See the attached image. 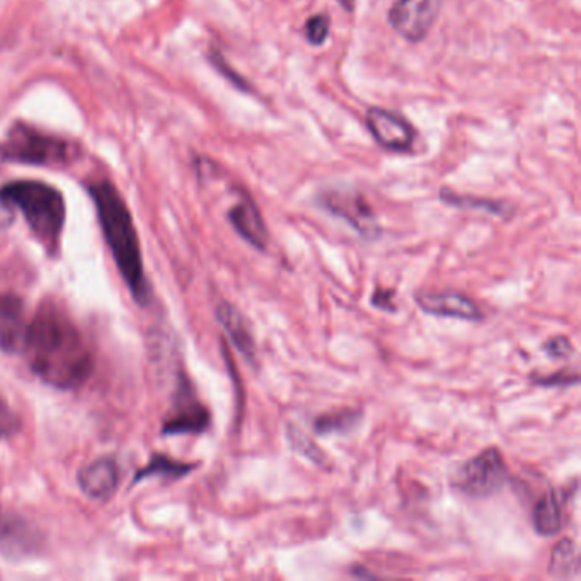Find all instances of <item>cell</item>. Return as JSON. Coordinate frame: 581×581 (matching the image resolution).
I'll use <instances>...</instances> for the list:
<instances>
[{"mask_svg":"<svg viewBox=\"0 0 581 581\" xmlns=\"http://www.w3.org/2000/svg\"><path fill=\"white\" fill-rule=\"evenodd\" d=\"M23 351L32 374L59 391L77 389L95 368L77 324L51 300L41 302L32 315Z\"/></svg>","mask_w":581,"mask_h":581,"instance_id":"cell-1","label":"cell"},{"mask_svg":"<svg viewBox=\"0 0 581 581\" xmlns=\"http://www.w3.org/2000/svg\"><path fill=\"white\" fill-rule=\"evenodd\" d=\"M87 189L95 202L101 231L122 278L125 280L133 299L139 304H147L150 299V286L145 277L135 222L123 196L108 179H95L87 185Z\"/></svg>","mask_w":581,"mask_h":581,"instance_id":"cell-2","label":"cell"},{"mask_svg":"<svg viewBox=\"0 0 581 581\" xmlns=\"http://www.w3.org/2000/svg\"><path fill=\"white\" fill-rule=\"evenodd\" d=\"M0 204L17 210L45 251L59 256L67 222V204L59 189L32 179L13 181L0 188Z\"/></svg>","mask_w":581,"mask_h":581,"instance_id":"cell-3","label":"cell"},{"mask_svg":"<svg viewBox=\"0 0 581 581\" xmlns=\"http://www.w3.org/2000/svg\"><path fill=\"white\" fill-rule=\"evenodd\" d=\"M72 141L47 133L36 126L14 123L0 141V159L30 166H67L77 159Z\"/></svg>","mask_w":581,"mask_h":581,"instance_id":"cell-4","label":"cell"},{"mask_svg":"<svg viewBox=\"0 0 581 581\" xmlns=\"http://www.w3.org/2000/svg\"><path fill=\"white\" fill-rule=\"evenodd\" d=\"M508 479V471L498 449H486L457 469L454 486L466 496L487 498L498 493Z\"/></svg>","mask_w":581,"mask_h":581,"instance_id":"cell-5","label":"cell"},{"mask_svg":"<svg viewBox=\"0 0 581 581\" xmlns=\"http://www.w3.org/2000/svg\"><path fill=\"white\" fill-rule=\"evenodd\" d=\"M319 202L334 217L350 223L361 237L377 239L380 236L377 215L360 193L351 189H328L321 193Z\"/></svg>","mask_w":581,"mask_h":581,"instance_id":"cell-6","label":"cell"},{"mask_svg":"<svg viewBox=\"0 0 581 581\" xmlns=\"http://www.w3.org/2000/svg\"><path fill=\"white\" fill-rule=\"evenodd\" d=\"M443 0H395L387 13L394 32L409 43H420L440 16Z\"/></svg>","mask_w":581,"mask_h":581,"instance_id":"cell-7","label":"cell"},{"mask_svg":"<svg viewBox=\"0 0 581 581\" xmlns=\"http://www.w3.org/2000/svg\"><path fill=\"white\" fill-rule=\"evenodd\" d=\"M43 548V535L30 520L0 508V556L9 561L30 559Z\"/></svg>","mask_w":581,"mask_h":581,"instance_id":"cell-8","label":"cell"},{"mask_svg":"<svg viewBox=\"0 0 581 581\" xmlns=\"http://www.w3.org/2000/svg\"><path fill=\"white\" fill-rule=\"evenodd\" d=\"M210 424V413L196 399L188 378H177V389L174 395L173 408L162 423V435H183V433H202Z\"/></svg>","mask_w":581,"mask_h":581,"instance_id":"cell-9","label":"cell"},{"mask_svg":"<svg viewBox=\"0 0 581 581\" xmlns=\"http://www.w3.org/2000/svg\"><path fill=\"white\" fill-rule=\"evenodd\" d=\"M365 125L378 145L389 152L404 154L414 147L416 130L408 118L386 108H370Z\"/></svg>","mask_w":581,"mask_h":581,"instance_id":"cell-10","label":"cell"},{"mask_svg":"<svg viewBox=\"0 0 581 581\" xmlns=\"http://www.w3.org/2000/svg\"><path fill=\"white\" fill-rule=\"evenodd\" d=\"M28 326L24 300L16 294L0 292V351H23Z\"/></svg>","mask_w":581,"mask_h":581,"instance_id":"cell-11","label":"cell"},{"mask_svg":"<svg viewBox=\"0 0 581 581\" xmlns=\"http://www.w3.org/2000/svg\"><path fill=\"white\" fill-rule=\"evenodd\" d=\"M77 481H79L80 491L87 498L106 502L113 496L120 483L118 464L111 457L97 458L80 469Z\"/></svg>","mask_w":581,"mask_h":581,"instance_id":"cell-12","label":"cell"},{"mask_svg":"<svg viewBox=\"0 0 581 581\" xmlns=\"http://www.w3.org/2000/svg\"><path fill=\"white\" fill-rule=\"evenodd\" d=\"M416 304L426 314L462 321H481L485 315L476 302L457 292H431L416 295Z\"/></svg>","mask_w":581,"mask_h":581,"instance_id":"cell-13","label":"cell"},{"mask_svg":"<svg viewBox=\"0 0 581 581\" xmlns=\"http://www.w3.org/2000/svg\"><path fill=\"white\" fill-rule=\"evenodd\" d=\"M229 221L234 225L237 234L256 250L263 251L267 248V225L251 196L244 195V198L229 212Z\"/></svg>","mask_w":581,"mask_h":581,"instance_id":"cell-14","label":"cell"},{"mask_svg":"<svg viewBox=\"0 0 581 581\" xmlns=\"http://www.w3.org/2000/svg\"><path fill=\"white\" fill-rule=\"evenodd\" d=\"M217 321L223 331L229 334L237 350L248 361H254L256 357V345L252 340L251 328L244 315L237 311L236 307L229 302H222L217 307Z\"/></svg>","mask_w":581,"mask_h":581,"instance_id":"cell-15","label":"cell"},{"mask_svg":"<svg viewBox=\"0 0 581 581\" xmlns=\"http://www.w3.org/2000/svg\"><path fill=\"white\" fill-rule=\"evenodd\" d=\"M561 523H563L561 506L554 491H549L535 503V531L544 537H552L561 531Z\"/></svg>","mask_w":581,"mask_h":581,"instance_id":"cell-16","label":"cell"},{"mask_svg":"<svg viewBox=\"0 0 581 581\" xmlns=\"http://www.w3.org/2000/svg\"><path fill=\"white\" fill-rule=\"evenodd\" d=\"M361 413L359 409H338L331 411L315 420L314 430L319 435L331 433H348L360 423Z\"/></svg>","mask_w":581,"mask_h":581,"instance_id":"cell-17","label":"cell"},{"mask_svg":"<svg viewBox=\"0 0 581 581\" xmlns=\"http://www.w3.org/2000/svg\"><path fill=\"white\" fill-rule=\"evenodd\" d=\"M196 468V464H189V462H179V460H173L171 457L166 456H154L150 458V462L141 469V471L135 474L133 477V486L137 483H141L147 477L152 476H168V477H183L189 472Z\"/></svg>","mask_w":581,"mask_h":581,"instance_id":"cell-18","label":"cell"},{"mask_svg":"<svg viewBox=\"0 0 581 581\" xmlns=\"http://www.w3.org/2000/svg\"><path fill=\"white\" fill-rule=\"evenodd\" d=\"M578 571L576 548L571 539H563L552 550L549 573L554 578H569Z\"/></svg>","mask_w":581,"mask_h":581,"instance_id":"cell-19","label":"cell"},{"mask_svg":"<svg viewBox=\"0 0 581 581\" xmlns=\"http://www.w3.org/2000/svg\"><path fill=\"white\" fill-rule=\"evenodd\" d=\"M441 200L445 204H452V206H458V208H474V210H485L491 215H506L508 213V206L503 204L502 202H495V200H486V198H476V196H468V195H457L450 189H441Z\"/></svg>","mask_w":581,"mask_h":581,"instance_id":"cell-20","label":"cell"},{"mask_svg":"<svg viewBox=\"0 0 581 581\" xmlns=\"http://www.w3.org/2000/svg\"><path fill=\"white\" fill-rule=\"evenodd\" d=\"M331 19L328 14H315V16L309 17L305 21L304 26V32H305V40L313 45V47H321L328 36H330Z\"/></svg>","mask_w":581,"mask_h":581,"instance_id":"cell-21","label":"cell"},{"mask_svg":"<svg viewBox=\"0 0 581 581\" xmlns=\"http://www.w3.org/2000/svg\"><path fill=\"white\" fill-rule=\"evenodd\" d=\"M288 440L292 443V447L307 458L314 460L317 464H322L324 462V452H321L317 447H315L314 441L311 440L309 437H305L302 433V430H299L297 426H290L288 430Z\"/></svg>","mask_w":581,"mask_h":581,"instance_id":"cell-22","label":"cell"},{"mask_svg":"<svg viewBox=\"0 0 581 581\" xmlns=\"http://www.w3.org/2000/svg\"><path fill=\"white\" fill-rule=\"evenodd\" d=\"M21 431V418L0 395V439H13Z\"/></svg>","mask_w":581,"mask_h":581,"instance_id":"cell-23","label":"cell"},{"mask_svg":"<svg viewBox=\"0 0 581 581\" xmlns=\"http://www.w3.org/2000/svg\"><path fill=\"white\" fill-rule=\"evenodd\" d=\"M534 380L539 386H544V387H569V386H576L580 382V376L576 372L569 374L566 370H561V372L550 374L546 377H535Z\"/></svg>","mask_w":581,"mask_h":581,"instance_id":"cell-24","label":"cell"},{"mask_svg":"<svg viewBox=\"0 0 581 581\" xmlns=\"http://www.w3.org/2000/svg\"><path fill=\"white\" fill-rule=\"evenodd\" d=\"M210 59H212V63L219 68V72H222V74H223L227 79L231 80L234 86H237L239 89H242V91H251V89H250V82L242 79L239 74H236V72H234V68H231V67L225 63V60L222 59V55L219 51H213V53L210 55Z\"/></svg>","mask_w":581,"mask_h":581,"instance_id":"cell-25","label":"cell"},{"mask_svg":"<svg viewBox=\"0 0 581 581\" xmlns=\"http://www.w3.org/2000/svg\"><path fill=\"white\" fill-rule=\"evenodd\" d=\"M544 351L552 359L561 360V359H567L573 355V345L565 336H556V338H550L549 341L544 345Z\"/></svg>","mask_w":581,"mask_h":581,"instance_id":"cell-26","label":"cell"},{"mask_svg":"<svg viewBox=\"0 0 581 581\" xmlns=\"http://www.w3.org/2000/svg\"><path fill=\"white\" fill-rule=\"evenodd\" d=\"M372 304H374L377 309H382V311H395L394 294L391 290H382V288H377V290L374 292Z\"/></svg>","mask_w":581,"mask_h":581,"instance_id":"cell-27","label":"cell"},{"mask_svg":"<svg viewBox=\"0 0 581 581\" xmlns=\"http://www.w3.org/2000/svg\"><path fill=\"white\" fill-rule=\"evenodd\" d=\"M343 7H345L346 11H353V7H355V0H338Z\"/></svg>","mask_w":581,"mask_h":581,"instance_id":"cell-28","label":"cell"}]
</instances>
